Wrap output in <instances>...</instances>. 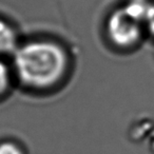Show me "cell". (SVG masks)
I'll return each instance as SVG.
<instances>
[{
  "label": "cell",
  "instance_id": "1",
  "mask_svg": "<svg viewBox=\"0 0 154 154\" xmlns=\"http://www.w3.org/2000/svg\"><path fill=\"white\" fill-rule=\"evenodd\" d=\"M14 64L22 84L34 89H48L64 77L69 58L58 43L37 40L16 50Z\"/></svg>",
  "mask_w": 154,
  "mask_h": 154
},
{
  "label": "cell",
  "instance_id": "2",
  "mask_svg": "<svg viewBox=\"0 0 154 154\" xmlns=\"http://www.w3.org/2000/svg\"><path fill=\"white\" fill-rule=\"evenodd\" d=\"M143 32V22L125 7L115 10L108 19V37L114 45L122 49L135 47L140 41Z\"/></svg>",
  "mask_w": 154,
  "mask_h": 154
},
{
  "label": "cell",
  "instance_id": "3",
  "mask_svg": "<svg viewBox=\"0 0 154 154\" xmlns=\"http://www.w3.org/2000/svg\"><path fill=\"white\" fill-rule=\"evenodd\" d=\"M16 42L17 38L13 29L5 21L0 20V54L15 52L17 50Z\"/></svg>",
  "mask_w": 154,
  "mask_h": 154
},
{
  "label": "cell",
  "instance_id": "4",
  "mask_svg": "<svg viewBox=\"0 0 154 154\" xmlns=\"http://www.w3.org/2000/svg\"><path fill=\"white\" fill-rule=\"evenodd\" d=\"M145 31L154 37V3H150L143 21Z\"/></svg>",
  "mask_w": 154,
  "mask_h": 154
},
{
  "label": "cell",
  "instance_id": "5",
  "mask_svg": "<svg viewBox=\"0 0 154 154\" xmlns=\"http://www.w3.org/2000/svg\"><path fill=\"white\" fill-rule=\"evenodd\" d=\"M10 82L9 70L2 61H0V94L5 92Z\"/></svg>",
  "mask_w": 154,
  "mask_h": 154
},
{
  "label": "cell",
  "instance_id": "6",
  "mask_svg": "<svg viewBox=\"0 0 154 154\" xmlns=\"http://www.w3.org/2000/svg\"><path fill=\"white\" fill-rule=\"evenodd\" d=\"M0 154H22V152L14 143H2L0 145Z\"/></svg>",
  "mask_w": 154,
  "mask_h": 154
}]
</instances>
